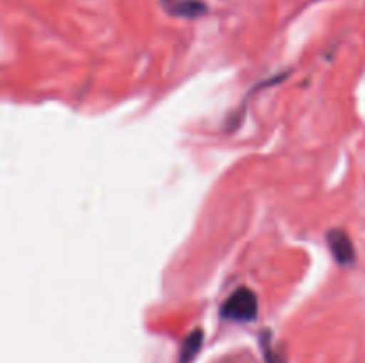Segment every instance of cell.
<instances>
[{
    "label": "cell",
    "instance_id": "cell-1",
    "mask_svg": "<svg viewBox=\"0 0 365 363\" xmlns=\"http://www.w3.org/2000/svg\"><path fill=\"white\" fill-rule=\"evenodd\" d=\"M259 315V298L248 287H239L221 306V317L232 322H253Z\"/></svg>",
    "mask_w": 365,
    "mask_h": 363
},
{
    "label": "cell",
    "instance_id": "cell-2",
    "mask_svg": "<svg viewBox=\"0 0 365 363\" xmlns=\"http://www.w3.org/2000/svg\"><path fill=\"white\" fill-rule=\"evenodd\" d=\"M327 244L330 248L331 255H334L335 262L342 267H351L355 263V246H353L351 238L341 228H334L327 233Z\"/></svg>",
    "mask_w": 365,
    "mask_h": 363
},
{
    "label": "cell",
    "instance_id": "cell-3",
    "mask_svg": "<svg viewBox=\"0 0 365 363\" xmlns=\"http://www.w3.org/2000/svg\"><path fill=\"white\" fill-rule=\"evenodd\" d=\"M160 6L168 14L177 18H200L207 13V6L202 0H160Z\"/></svg>",
    "mask_w": 365,
    "mask_h": 363
},
{
    "label": "cell",
    "instance_id": "cell-4",
    "mask_svg": "<svg viewBox=\"0 0 365 363\" xmlns=\"http://www.w3.org/2000/svg\"><path fill=\"white\" fill-rule=\"evenodd\" d=\"M203 345V330H195L187 335L180 349V363H191Z\"/></svg>",
    "mask_w": 365,
    "mask_h": 363
}]
</instances>
